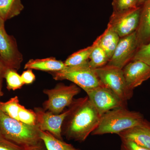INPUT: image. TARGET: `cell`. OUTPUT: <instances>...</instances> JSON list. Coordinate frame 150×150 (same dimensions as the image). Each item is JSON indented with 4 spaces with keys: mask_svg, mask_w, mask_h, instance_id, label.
<instances>
[{
    "mask_svg": "<svg viewBox=\"0 0 150 150\" xmlns=\"http://www.w3.org/2000/svg\"><path fill=\"white\" fill-rule=\"evenodd\" d=\"M64 120L62 134L67 139L83 142L99 124L100 116L88 97L74 99Z\"/></svg>",
    "mask_w": 150,
    "mask_h": 150,
    "instance_id": "obj_1",
    "label": "cell"
},
{
    "mask_svg": "<svg viewBox=\"0 0 150 150\" xmlns=\"http://www.w3.org/2000/svg\"><path fill=\"white\" fill-rule=\"evenodd\" d=\"M146 121L143 114L139 112L131 111L126 107L115 108L101 115L98 126L91 134H118Z\"/></svg>",
    "mask_w": 150,
    "mask_h": 150,
    "instance_id": "obj_2",
    "label": "cell"
},
{
    "mask_svg": "<svg viewBox=\"0 0 150 150\" xmlns=\"http://www.w3.org/2000/svg\"><path fill=\"white\" fill-rule=\"evenodd\" d=\"M37 126L27 125L0 110V132L7 139L23 147L39 144L43 141Z\"/></svg>",
    "mask_w": 150,
    "mask_h": 150,
    "instance_id": "obj_3",
    "label": "cell"
},
{
    "mask_svg": "<svg viewBox=\"0 0 150 150\" xmlns=\"http://www.w3.org/2000/svg\"><path fill=\"white\" fill-rule=\"evenodd\" d=\"M56 81H69L83 89L86 92L101 85L95 70L89 64V62L75 67H67L58 71L49 72Z\"/></svg>",
    "mask_w": 150,
    "mask_h": 150,
    "instance_id": "obj_4",
    "label": "cell"
},
{
    "mask_svg": "<svg viewBox=\"0 0 150 150\" xmlns=\"http://www.w3.org/2000/svg\"><path fill=\"white\" fill-rule=\"evenodd\" d=\"M80 91V88L74 83L67 86L59 83L54 88L45 89L43 92L48 99L43 103V108L54 114H60L70 106L74 99V97Z\"/></svg>",
    "mask_w": 150,
    "mask_h": 150,
    "instance_id": "obj_5",
    "label": "cell"
},
{
    "mask_svg": "<svg viewBox=\"0 0 150 150\" xmlns=\"http://www.w3.org/2000/svg\"><path fill=\"white\" fill-rule=\"evenodd\" d=\"M95 70L103 85L113 92L123 101L127 103L133 96L134 91L128 88L122 69L106 65Z\"/></svg>",
    "mask_w": 150,
    "mask_h": 150,
    "instance_id": "obj_6",
    "label": "cell"
},
{
    "mask_svg": "<svg viewBox=\"0 0 150 150\" xmlns=\"http://www.w3.org/2000/svg\"><path fill=\"white\" fill-rule=\"evenodd\" d=\"M5 22L0 18V56L7 69L18 71L21 67L23 56L19 50L16 39L6 31Z\"/></svg>",
    "mask_w": 150,
    "mask_h": 150,
    "instance_id": "obj_7",
    "label": "cell"
},
{
    "mask_svg": "<svg viewBox=\"0 0 150 150\" xmlns=\"http://www.w3.org/2000/svg\"><path fill=\"white\" fill-rule=\"evenodd\" d=\"M86 93L100 116L112 109L126 107L127 103L103 85Z\"/></svg>",
    "mask_w": 150,
    "mask_h": 150,
    "instance_id": "obj_8",
    "label": "cell"
},
{
    "mask_svg": "<svg viewBox=\"0 0 150 150\" xmlns=\"http://www.w3.org/2000/svg\"><path fill=\"white\" fill-rule=\"evenodd\" d=\"M37 119V126L40 130L49 132L60 140H63L62 126L65 118L71 111L70 106L60 114H54L42 108H34Z\"/></svg>",
    "mask_w": 150,
    "mask_h": 150,
    "instance_id": "obj_9",
    "label": "cell"
},
{
    "mask_svg": "<svg viewBox=\"0 0 150 150\" xmlns=\"http://www.w3.org/2000/svg\"><path fill=\"white\" fill-rule=\"evenodd\" d=\"M138 48L136 31L130 35L121 38L107 65L122 69L132 61Z\"/></svg>",
    "mask_w": 150,
    "mask_h": 150,
    "instance_id": "obj_10",
    "label": "cell"
},
{
    "mask_svg": "<svg viewBox=\"0 0 150 150\" xmlns=\"http://www.w3.org/2000/svg\"><path fill=\"white\" fill-rule=\"evenodd\" d=\"M141 7L125 13L112 15L108 27L113 30L122 38L137 31L139 24Z\"/></svg>",
    "mask_w": 150,
    "mask_h": 150,
    "instance_id": "obj_11",
    "label": "cell"
},
{
    "mask_svg": "<svg viewBox=\"0 0 150 150\" xmlns=\"http://www.w3.org/2000/svg\"><path fill=\"white\" fill-rule=\"evenodd\" d=\"M122 70L127 86L132 91L150 78V65L140 60H132Z\"/></svg>",
    "mask_w": 150,
    "mask_h": 150,
    "instance_id": "obj_12",
    "label": "cell"
},
{
    "mask_svg": "<svg viewBox=\"0 0 150 150\" xmlns=\"http://www.w3.org/2000/svg\"><path fill=\"white\" fill-rule=\"evenodd\" d=\"M118 135L121 140L131 141L150 149V123L147 121L126 129Z\"/></svg>",
    "mask_w": 150,
    "mask_h": 150,
    "instance_id": "obj_13",
    "label": "cell"
},
{
    "mask_svg": "<svg viewBox=\"0 0 150 150\" xmlns=\"http://www.w3.org/2000/svg\"><path fill=\"white\" fill-rule=\"evenodd\" d=\"M138 48L150 41V0L141 7L139 24L137 31Z\"/></svg>",
    "mask_w": 150,
    "mask_h": 150,
    "instance_id": "obj_14",
    "label": "cell"
},
{
    "mask_svg": "<svg viewBox=\"0 0 150 150\" xmlns=\"http://www.w3.org/2000/svg\"><path fill=\"white\" fill-rule=\"evenodd\" d=\"M67 67L64 62L51 57L45 59H30L25 65L24 69L39 70L49 73L61 71Z\"/></svg>",
    "mask_w": 150,
    "mask_h": 150,
    "instance_id": "obj_15",
    "label": "cell"
},
{
    "mask_svg": "<svg viewBox=\"0 0 150 150\" xmlns=\"http://www.w3.org/2000/svg\"><path fill=\"white\" fill-rule=\"evenodd\" d=\"M120 37L114 30L108 27L104 32L97 38L99 46L103 48L110 60L117 47Z\"/></svg>",
    "mask_w": 150,
    "mask_h": 150,
    "instance_id": "obj_16",
    "label": "cell"
},
{
    "mask_svg": "<svg viewBox=\"0 0 150 150\" xmlns=\"http://www.w3.org/2000/svg\"><path fill=\"white\" fill-rule=\"evenodd\" d=\"M23 8L21 0H0V18L6 21L18 16Z\"/></svg>",
    "mask_w": 150,
    "mask_h": 150,
    "instance_id": "obj_17",
    "label": "cell"
},
{
    "mask_svg": "<svg viewBox=\"0 0 150 150\" xmlns=\"http://www.w3.org/2000/svg\"><path fill=\"white\" fill-rule=\"evenodd\" d=\"M40 137L47 150H81L59 139L47 131H40Z\"/></svg>",
    "mask_w": 150,
    "mask_h": 150,
    "instance_id": "obj_18",
    "label": "cell"
},
{
    "mask_svg": "<svg viewBox=\"0 0 150 150\" xmlns=\"http://www.w3.org/2000/svg\"><path fill=\"white\" fill-rule=\"evenodd\" d=\"M93 44V48L90 56L89 64L91 68L95 69L107 65L109 59L96 39Z\"/></svg>",
    "mask_w": 150,
    "mask_h": 150,
    "instance_id": "obj_19",
    "label": "cell"
},
{
    "mask_svg": "<svg viewBox=\"0 0 150 150\" xmlns=\"http://www.w3.org/2000/svg\"><path fill=\"white\" fill-rule=\"evenodd\" d=\"M93 48V44L79 50L70 55L65 61L67 67H75L83 64L89 62L90 56Z\"/></svg>",
    "mask_w": 150,
    "mask_h": 150,
    "instance_id": "obj_20",
    "label": "cell"
},
{
    "mask_svg": "<svg viewBox=\"0 0 150 150\" xmlns=\"http://www.w3.org/2000/svg\"><path fill=\"white\" fill-rule=\"evenodd\" d=\"M4 79H5L7 88L9 91H15L21 88L24 85L21 76L19 74L17 70L14 69H7Z\"/></svg>",
    "mask_w": 150,
    "mask_h": 150,
    "instance_id": "obj_21",
    "label": "cell"
},
{
    "mask_svg": "<svg viewBox=\"0 0 150 150\" xmlns=\"http://www.w3.org/2000/svg\"><path fill=\"white\" fill-rule=\"evenodd\" d=\"M112 15L125 13L139 7L137 0H112Z\"/></svg>",
    "mask_w": 150,
    "mask_h": 150,
    "instance_id": "obj_22",
    "label": "cell"
},
{
    "mask_svg": "<svg viewBox=\"0 0 150 150\" xmlns=\"http://www.w3.org/2000/svg\"><path fill=\"white\" fill-rule=\"evenodd\" d=\"M18 97L12 98L5 102H0V110L11 118L18 120V112L20 105Z\"/></svg>",
    "mask_w": 150,
    "mask_h": 150,
    "instance_id": "obj_23",
    "label": "cell"
},
{
    "mask_svg": "<svg viewBox=\"0 0 150 150\" xmlns=\"http://www.w3.org/2000/svg\"><path fill=\"white\" fill-rule=\"evenodd\" d=\"M19 121L30 126H37L36 115L34 110L27 109L20 105L18 112Z\"/></svg>",
    "mask_w": 150,
    "mask_h": 150,
    "instance_id": "obj_24",
    "label": "cell"
},
{
    "mask_svg": "<svg viewBox=\"0 0 150 150\" xmlns=\"http://www.w3.org/2000/svg\"><path fill=\"white\" fill-rule=\"evenodd\" d=\"M139 60L150 65V41L139 47L132 60Z\"/></svg>",
    "mask_w": 150,
    "mask_h": 150,
    "instance_id": "obj_25",
    "label": "cell"
},
{
    "mask_svg": "<svg viewBox=\"0 0 150 150\" xmlns=\"http://www.w3.org/2000/svg\"><path fill=\"white\" fill-rule=\"evenodd\" d=\"M0 150H24V147L7 139L0 132Z\"/></svg>",
    "mask_w": 150,
    "mask_h": 150,
    "instance_id": "obj_26",
    "label": "cell"
},
{
    "mask_svg": "<svg viewBox=\"0 0 150 150\" xmlns=\"http://www.w3.org/2000/svg\"><path fill=\"white\" fill-rule=\"evenodd\" d=\"M120 150H150V149L143 147L131 141L121 140Z\"/></svg>",
    "mask_w": 150,
    "mask_h": 150,
    "instance_id": "obj_27",
    "label": "cell"
},
{
    "mask_svg": "<svg viewBox=\"0 0 150 150\" xmlns=\"http://www.w3.org/2000/svg\"><path fill=\"white\" fill-rule=\"evenodd\" d=\"M22 73L21 76L22 80L25 84H30L35 80V76L32 69H28Z\"/></svg>",
    "mask_w": 150,
    "mask_h": 150,
    "instance_id": "obj_28",
    "label": "cell"
},
{
    "mask_svg": "<svg viewBox=\"0 0 150 150\" xmlns=\"http://www.w3.org/2000/svg\"><path fill=\"white\" fill-rule=\"evenodd\" d=\"M24 150H47L43 142L39 144L24 148Z\"/></svg>",
    "mask_w": 150,
    "mask_h": 150,
    "instance_id": "obj_29",
    "label": "cell"
},
{
    "mask_svg": "<svg viewBox=\"0 0 150 150\" xmlns=\"http://www.w3.org/2000/svg\"><path fill=\"white\" fill-rule=\"evenodd\" d=\"M7 69V68L5 66L3 62L0 60V74L2 75L4 77Z\"/></svg>",
    "mask_w": 150,
    "mask_h": 150,
    "instance_id": "obj_30",
    "label": "cell"
},
{
    "mask_svg": "<svg viewBox=\"0 0 150 150\" xmlns=\"http://www.w3.org/2000/svg\"><path fill=\"white\" fill-rule=\"evenodd\" d=\"M3 79H4V76L0 74V99L1 96L4 95V93L2 91V82ZM1 102V101H0Z\"/></svg>",
    "mask_w": 150,
    "mask_h": 150,
    "instance_id": "obj_31",
    "label": "cell"
},
{
    "mask_svg": "<svg viewBox=\"0 0 150 150\" xmlns=\"http://www.w3.org/2000/svg\"><path fill=\"white\" fill-rule=\"evenodd\" d=\"M147 0H137V6L138 7H142V6L144 4L145 2Z\"/></svg>",
    "mask_w": 150,
    "mask_h": 150,
    "instance_id": "obj_32",
    "label": "cell"
},
{
    "mask_svg": "<svg viewBox=\"0 0 150 150\" xmlns=\"http://www.w3.org/2000/svg\"><path fill=\"white\" fill-rule=\"evenodd\" d=\"M0 60H1V61H2V62H3V61H2V59H1V56H0Z\"/></svg>",
    "mask_w": 150,
    "mask_h": 150,
    "instance_id": "obj_33",
    "label": "cell"
}]
</instances>
